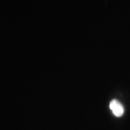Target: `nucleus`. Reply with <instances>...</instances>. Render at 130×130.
Returning <instances> with one entry per match:
<instances>
[{"mask_svg": "<svg viewBox=\"0 0 130 130\" xmlns=\"http://www.w3.org/2000/svg\"><path fill=\"white\" fill-rule=\"evenodd\" d=\"M110 108L115 116L121 117L124 113V108L119 101L113 100L110 103Z\"/></svg>", "mask_w": 130, "mask_h": 130, "instance_id": "1", "label": "nucleus"}]
</instances>
